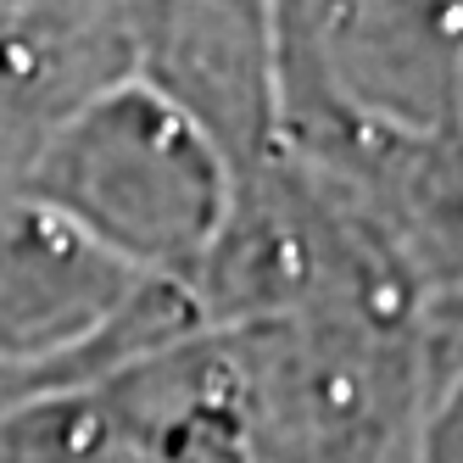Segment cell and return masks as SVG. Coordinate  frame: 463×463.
I'll list each match as a JSON object with an SVG mask.
<instances>
[{
  "label": "cell",
  "instance_id": "4",
  "mask_svg": "<svg viewBox=\"0 0 463 463\" xmlns=\"http://www.w3.org/2000/svg\"><path fill=\"white\" fill-rule=\"evenodd\" d=\"M0 463H257L229 341L190 324L0 413Z\"/></svg>",
  "mask_w": 463,
  "mask_h": 463
},
{
  "label": "cell",
  "instance_id": "5",
  "mask_svg": "<svg viewBox=\"0 0 463 463\" xmlns=\"http://www.w3.org/2000/svg\"><path fill=\"white\" fill-rule=\"evenodd\" d=\"M202 324L184 290L123 269L23 190L0 195V374L73 385Z\"/></svg>",
  "mask_w": 463,
  "mask_h": 463
},
{
  "label": "cell",
  "instance_id": "7",
  "mask_svg": "<svg viewBox=\"0 0 463 463\" xmlns=\"http://www.w3.org/2000/svg\"><path fill=\"white\" fill-rule=\"evenodd\" d=\"M135 73L123 6H0V195L51 135Z\"/></svg>",
  "mask_w": 463,
  "mask_h": 463
},
{
  "label": "cell",
  "instance_id": "1",
  "mask_svg": "<svg viewBox=\"0 0 463 463\" xmlns=\"http://www.w3.org/2000/svg\"><path fill=\"white\" fill-rule=\"evenodd\" d=\"M279 151L408 246L463 235V6H269Z\"/></svg>",
  "mask_w": 463,
  "mask_h": 463
},
{
  "label": "cell",
  "instance_id": "6",
  "mask_svg": "<svg viewBox=\"0 0 463 463\" xmlns=\"http://www.w3.org/2000/svg\"><path fill=\"white\" fill-rule=\"evenodd\" d=\"M128 61L229 168V190L274 156L269 6H123Z\"/></svg>",
  "mask_w": 463,
  "mask_h": 463
},
{
  "label": "cell",
  "instance_id": "2",
  "mask_svg": "<svg viewBox=\"0 0 463 463\" xmlns=\"http://www.w3.org/2000/svg\"><path fill=\"white\" fill-rule=\"evenodd\" d=\"M17 190L123 269L184 296L229 213V168L218 151L135 73L61 123Z\"/></svg>",
  "mask_w": 463,
  "mask_h": 463
},
{
  "label": "cell",
  "instance_id": "3",
  "mask_svg": "<svg viewBox=\"0 0 463 463\" xmlns=\"http://www.w3.org/2000/svg\"><path fill=\"white\" fill-rule=\"evenodd\" d=\"M257 463H419L436 352L419 324L302 313L218 329Z\"/></svg>",
  "mask_w": 463,
  "mask_h": 463
},
{
  "label": "cell",
  "instance_id": "8",
  "mask_svg": "<svg viewBox=\"0 0 463 463\" xmlns=\"http://www.w3.org/2000/svg\"><path fill=\"white\" fill-rule=\"evenodd\" d=\"M419 463H463V352L436 369V396H430Z\"/></svg>",
  "mask_w": 463,
  "mask_h": 463
}]
</instances>
